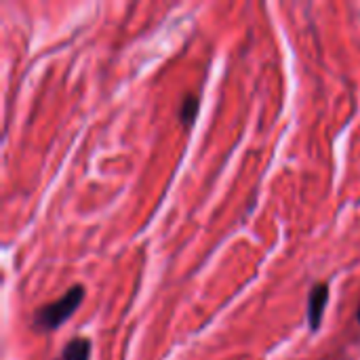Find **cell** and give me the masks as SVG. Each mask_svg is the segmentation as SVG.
<instances>
[{"instance_id":"1","label":"cell","mask_w":360,"mask_h":360,"mask_svg":"<svg viewBox=\"0 0 360 360\" xmlns=\"http://www.w3.org/2000/svg\"><path fill=\"white\" fill-rule=\"evenodd\" d=\"M82 300H84V289L80 285H74L59 300H55V302H51V304H46V306L36 310V314L32 319L34 327L40 329V331H55V329H59L68 319L74 316V312L80 308Z\"/></svg>"},{"instance_id":"2","label":"cell","mask_w":360,"mask_h":360,"mask_svg":"<svg viewBox=\"0 0 360 360\" xmlns=\"http://www.w3.org/2000/svg\"><path fill=\"white\" fill-rule=\"evenodd\" d=\"M329 304V285L316 283L308 295V325L312 331H319L325 319V310Z\"/></svg>"},{"instance_id":"3","label":"cell","mask_w":360,"mask_h":360,"mask_svg":"<svg viewBox=\"0 0 360 360\" xmlns=\"http://www.w3.org/2000/svg\"><path fill=\"white\" fill-rule=\"evenodd\" d=\"M59 360H91V342L86 338H74L65 344Z\"/></svg>"},{"instance_id":"4","label":"cell","mask_w":360,"mask_h":360,"mask_svg":"<svg viewBox=\"0 0 360 360\" xmlns=\"http://www.w3.org/2000/svg\"><path fill=\"white\" fill-rule=\"evenodd\" d=\"M198 108H200L198 97L196 95H188L181 101V105H179V118H181V122L184 124H192L196 120V116H198Z\"/></svg>"}]
</instances>
